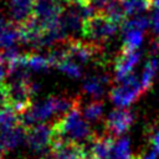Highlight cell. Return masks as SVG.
<instances>
[{"instance_id":"1","label":"cell","mask_w":159,"mask_h":159,"mask_svg":"<svg viewBox=\"0 0 159 159\" xmlns=\"http://www.w3.org/2000/svg\"><path fill=\"white\" fill-rule=\"evenodd\" d=\"M52 129L53 142L65 140L82 144L81 142L86 143L93 135L87 120L83 117V113L81 112V102L76 104L63 117L57 118L52 123Z\"/></svg>"},{"instance_id":"2","label":"cell","mask_w":159,"mask_h":159,"mask_svg":"<svg viewBox=\"0 0 159 159\" xmlns=\"http://www.w3.org/2000/svg\"><path fill=\"white\" fill-rule=\"evenodd\" d=\"M118 29H119V25L114 24L102 14H96L94 16L87 19L83 22L82 35L88 41L101 45L102 42L114 36Z\"/></svg>"},{"instance_id":"3","label":"cell","mask_w":159,"mask_h":159,"mask_svg":"<svg viewBox=\"0 0 159 159\" xmlns=\"http://www.w3.org/2000/svg\"><path fill=\"white\" fill-rule=\"evenodd\" d=\"M63 48L66 58L73 61L77 65H84L93 60H101V45H97L91 41L70 39L65 43Z\"/></svg>"},{"instance_id":"4","label":"cell","mask_w":159,"mask_h":159,"mask_svg":"<svg viewBox=\"0 0 159 159\" xmlns=\"http://www.w3.org/2000/svg\"><path fill=\"white\" fill-rule=\"evenodd\" d=\"M143 92L144 91L142 83L138 81L134 73H130L120 82L118 87H114L111 91L109 97L116 106H118L119 108H125L134 101H137Z\"/></svg>"},{"instance_id":"5","label":"cell","mask_w":159,"mask_h":159,"mask_svg":"<svg viewBox=\"0 0 159 159\" xmlns=\"http://www.w3.org/2000/svg\"><path fill=\"white\" fill-rule=\"evenodd\" d=\"M26 142L30 149L34 153L48 155L51 152L52 142H53V129L52 124L41 123L30 129L26 133Z\"/></svg>"},{"instance_id":"6","label":"cell","mask_w":159,"mask_h":159,"mask_svg":"<svg viewBox=\"0 0 159 159\" xmlns=\"http://www.w3.org/2000/svg\"><path fill=\"white\" fill-rule=\"evenodd\" d=\"M134 118V113L128 108H117L112 111L104 122L106 133L113 138H119L132 127Z\"/></svg>"},{"instance_id":"7","label":"cell","mask_w":159,"mask_h":159,"mask_svg":"<svg viewBox=\"0 0 159 159\" xmlns=\"http://www.w3.org/2000/svg\"><path fill=\"white\" fill-rule=\"evenodd\" d=\"M48 159H94L84 144L57 140L52 143Z\"/></svg>"},{"instance_id":"8","label":"cell","mask_w":159,"mask_h":159,"mask_svg":"<svg viewBox=\"0 0 159 159\" xmlns=\"http://www.w3.org/2000/svg\"><path fill=\"white\" fill-rule=\"evenodd\" d=\"M114 142H116V138L104 133L101 135L93 134L88 142L82 144H84L89 149L94 159H111Z\"/></svg>"},{"instance_id":"9","label":"cell","mask_w":159,"mask_h":159,"mask_svg":"<svg viewBox=\"0 0 159 159\" xmlns=\"http://www.w3.org/2000/svg\"><path fill=\"white\" fill-rule=\"evenodd\" d=\"M140 58V51H129L122 48L120 53L117 56L116 62H114V70H116V81L122 82L127 76L133 73L134 66L138 63Z\"/></svg>"},{"instance_id":"10","label":"cell","mask_w":159,"mask_h":159,"mask_svg":"<svg viewBox=\"0 0 159 159\" xmlns=\"http://www.w3.org/2000/svg\"><path fill=\"white\" fill-rule=\"evenodd\" d=\"M21 41L20 27L14 21H6L5 19H0V52L15 47V43Z\"/></svg>"},{"instance_id":"11","label":"cell","mask_w":159,"mask_h":159,"mask_svg":"<svg viewBox=\"0 0 159 159\" xmlns=\"http://www.w3.org/2000/svg\"><path fill=\"white\" fill-rule=\"evenodd\" d=\"M35 0H10V10L12 21L22 25L34 15Z\"/></svg>"},{"instance_id":"12","label":"cell","mask_w":159,"mask_h":159,"mask_svg":"<svg viewBox=\"0 0 159 159\" xmlns=\"http://www.w3.org/2000/svg\"><path fill=\"white\" fill-rule=\"evenodd\" d=\"M109 83L108 75H97L87 77L83 82V91L93 97L94 99H99L104 93V87Z\"/></svg>"},{"instance_id":"13","label":"cell","mask_w":159,"mask_h":159,"mask_svg":"<svg viewBox=\"0 0 159 159\" xmlns=\"http://www.w3.org/2000/svg\"><path fill=\"white\" fill-rule=\"evenodd\" d=\"M26 133H27V129L21 124L12 127L10 129L2 130L0 137H1V140L4 143L5 149H14L20 143L26 140Z\"/></svg>"},{"instance_id":"14","label":"cell","mask_w":159,"mask_h":159,"mask_svg":"<svg viewBox=\"0 0 159 159\" xmlns=\"http://www.w3.org/2000/svg\"><path fill=\"white\" fill-rule=\"evenodd\" d=\"M101 14L104 15L106 17H108L111 21H113L114 24H117L119 26H122L125 22V20L128 19L125 9H124V6L122 4V0H114Z\"/></svg>"},{"instance_id":"15","label":"cell","mask_w":159,"mask_h":159,"mask_svg":"<svg viewBox=\"0 0 159 159\" xmlns=\"http://www.w3.org/2000/svg\"><path fill=\"white\" fill-rule=\"evenodd\" d=\"M21 63L31 71H46L51 67L46 56H40L35 53L21 55Z\"/></svg>"},{"instance_id":"16","label":"cell","mask_w":159,"mask_h":159,"mask_svg":"<svg viewBox=\"0 0 159 159\" xmlns=\"http://www.w3.org/2000/svg\"><path fill=\"white\" fill-rule=\"evenodd\" d=\"M159 70V63H158V60L155 57H150L145 66H144V70H143V73H142V87H143V91H148L150 89V87L153 86V82L155 80V76H157V72Z\"/></svg>"},{"instance_id":"17","label":"cell","mask_w":159,"mask_h":159,"mask_svg":"<svg viewBox=\"0 0 159 159\" xmlns=\"http://www.w3.org/2000/svg\"><path fill=\"white\" fill-rule=\"evenodd\" d=\"M19 124H20L19 113L12 107H7L0 111V132L16 127Z\"/></svg>"},{"instance_id":"18","label":"cell","mask_w":159,"mask_h":159,"mask_svg":"<svg viewBox=\"0 0 159 159\" xmlns=\"http://www.w3.org/2000/svg\"><path fill=\"white\" fill-rule=\"evenodd\" d=\"M122 4L125 9L127 16L129 17L140 15L143 11L152 7L150 0H122Z\"/></svg>"},{"instance_id":"19","label":"cell","mask_w":159,"mask_h":159,"mask_svg":"<svg viewBox=\"0 0 159 159\" xmlns=\"http://www.w3.org/2000/svg\"><path fill=\"white\" fill-rule=\"evenodd\" d=\"M111 159H132L130 143L128 138H118L114 142Z\"/></svg>"},{"instance_id":"20","label":"cell","mask_w":159,"mask_h":159,"mask_svg":"<svg viewBox=\"0 0 159 159\" xmlns=\"http://www.w3.org/2000/svg\"><path fill=\"white\" fill-rule=\"evenodd\" d=\"M123 40H124V43H123L124 50L137 51V50H139V47L143 42V31H137V30L125 31Z\"/></svg>"},{"instance_id":"21","label":"cell","mask_w":159,"mask_h":159,"mask_svg":"<svg viewBox=\"0 0 159 159\" xmlns=\"http://www.w3.org/2000/svg\"><path fill=\"white\" fill-rule=\"evenodd\" d=\"M150 24V19L144 15H137L130 19H127L125 22L122 25L123 32L129 30H137V31H144Z\"/></svg>"},{"instance_id":"22","label":"cell","mask_w":159,"mask_h":159,"mask_svg":"<svg viewBox=\"0 0 159 159\" xmlns=\"http://www.w3.org/2000/svg\"><path fill=\"white\" fill-rule=\"evenodd\" d=\"M102 113H103V103L99 99L92 101L83 109V117L86 120H89V122H94L99 119Z\"/></svg>"},{"instance_id":"23","label":"cell","mask_w":159,"mask_h":159,"mask_svg":"<svg viewBox=\"0 0 159 159\" xmlns=\"http://www.w3.org/2000/svg\"><path fill=\"white\" fill-rule=\"evenodd\" d=\"M58 70L62 71L63 73H66L67 76L72 77V78H80L82 76V71H81V67L75 63L73 61L68 60V58H65L62 60L58 65H57Z\"/></svg>"},{"instance_id":"24","label":"cell","mask_w":159,"mask_h":159,"mask_svg":"<svg viewBox=\"0 0 159 159\" xmlns=\"http://www.w3.org/2000/svg\"><path fill=\"white\" fill-rule=\"evenodd\" d=\"M7 107H11L9 84L7 83H0V111L5 109Z\"/></svg>"},{"instance_id":"25","label":"cell","mask_w":159,"mask_h":159,"mask_svg":"<svg viewBox=\"0 0 159 159\" xmlns=\"http://www.w3.org/2000/svg\"><path fill=\"white\" fill-rule=\"evenodd\" d=\"M114 0H91L89 5L96 10L97 14H101L108 5H111Z\"/></svg>"},{"instance_id":"26","label":"cell","mask_w":159,"mask_h":159,"mask_svg":"<svg viewBox=\"0 0 159 159\" xmlns=\"http://www.w3.org/2000/svg\"><path fill=\"white\" fill-rule=\"evenodd\" d=\"M150 25L153 27L154 34L158 36L159 39V9H154L150 16Z\"/></svg>"},{"instance_id":"27","label":"cell","mask_w":159,"mask_h":159,"mask_svg":"<svg viewBox=\"0 0 159 159\" xmlns=\"http://www.w3.org/2000/svg\"><path fill=\"white\" fill-rule=\"evenodd\" d=\"M150 140H152V144L154 147V150H157L159 153V128H157L152 132Z\"/></svg>"},{"instance_id":"28","label":"cell","mask_w":159,"mask_h":159,"mask_svg":"<svg viewBox=\"0 0 159 159\" xmlns=\"http://www.w3.org/2000/svg\"><path fill=\"white\" fill-rule=\"evenodd\" d=\"M158 158V152L157 150H150V152H145L140 155H134V159H157Z\"/></svg>"},{"instance_id":"29","label":"cell","mask_w":159,"mask_h":159,"mask_svg":"<svg viewBox=\"0 0 159 159\" xmlns=\"http://www.w3.org/2000/svg\"><path fill=\"white\" fill-rule=\"evenodd\" d=\"M70 5H81V6H87L89 5L91 0H66Z\"/></svg>"},{"instance_id":"30","label":"cell","mask_w":159,"mask_h":159,"mask_svg":"<svg viewBox=\"0 0 159 159\" xmlns=\"http://www.w3.org/2000/svg\"><path fill=\"white\" fill-rule=\"evenodd\" d=\"M7 75V67H6V65L0 60V83H1V81L4 80V77Z\"/></svg>"},{"instance_id":"31","label":"cell","mask_w":159,"mask_h":159,"mask_svg":"<svg viewBox=\"0 0 159 159\" xmlns=\"http://www.w3.org/2000/svg\"><path fill=\"white\" fill-rule=\"evenodd\" d=\"M4 153H5V147H4V143L0 137V159H4Z\"/></svg>"},{"instance_id":"32","label":"cell","mask_w":159,"mask_h":159,"mask_svg":"<svg viewBox=\"0 0 159 159\" xmlns=\"http://www.w3.org/2000/svg\"><path fill=\"white\" fill-rule=\"evenodd\" d=\"M132 159H134V157H132Z\"/></svg>"}]
</instances>
